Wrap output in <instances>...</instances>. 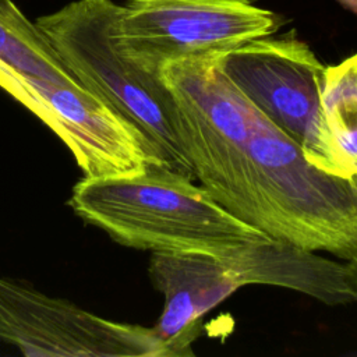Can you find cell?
Segmentation results:
<instances>
[{
    "label": "cell",
    "instance_id": "9c48e42d",
    "mask_svg": "<svg viewBox=\"0 0 357 357\" xmlns=\"http://www.w3.org/2000/svg\"><path fill=\"white\" fill-rule=\"evenodd\" d=\"M243 286L271 284L311 296L328 305L357 303V276L350 261H335L269 238L222 254Z\"/></svg>",
    "mask_w": 357,
    "mask_h": 357
},
{
    "label": "cell",
    "instance_id": "52a82bcc",
    "mask_svg": "<svg viewBox=\"0 0 357 357\" xmlns=\"http://www.w3.org/2000/svg\"><path fill=\"white\" fill-rule=\"evenodd\" d=\"M0 339L33 357H174L152 328L103 318L1 276Z\"/></svg>",
    "mask_w": 357,
    "mask_h": 357
},
{
    "label": "cell",
    "instance_id": "ba28073f",
    "mask_svg": "<svg viewBox=\"0 0 357 357\" xmlns=\"http://www.w3.org/2000/svg\"><path fill=\"white\" fill-rule=\"evenodd\" d=\"M148 273L165 305L155 335L174 357L194 356L201 318L243 287L222 255L195 251H152Z\"/></svg>",
    "mask_w": 357,
    "mask_h": 357
},
{
    "label": "cell",
    "instance_id": "7c38bea8",
    "mask_svg": "<svg viewBox=\"0 0 357 357\" xmlns=\"http://www.w3.org/2000/svg\"><path fill=\"white\" fill-rule=\"evenodd\" d=\"M343 8L351 11L353 14L357 15V0H336Z\"/></svg>",
    "mask_w": 357,
    "mask_h": 357
},
{
    "label": "cell",
    "instance_id": "30bf717a",
    "mask_svg": "<svg viewBox=\"0 0 357 357\" xmlns=\"http://www.w3.org/2000/svg\"><path fill=\"white\" fill-rule=\"evenodd\" d=\"M321 114L333 174L343 178L357 176V52L325 67Z\"/></svg>",
    "mask_w": 357,
    "mask_h": 357
},
{
    "label": "cell",
    "instance_id": "8992f818",
    "mask_svg": "<svg viewBox=\"0 0 357 357\" xmlns=\"http://www.w3.org/2000/svg\"><path fill=\"white\" fill-rule=\"evenodd\" d=\"M0 88L64 142L86 178L131 176L149 165L163 166L142 134L84 86L21 74L0 63Z\"/></svg>",
    "mask_w": 357,
    "mask_h": 357
},
{
    "label": "cell",
    "instance_id": "4fadbf2b",
    "mask_svg": "<svg viewBox=\"0 0 357 357\" xmlns=\"http://www.w3.org/2000/svg\"><path fill=\"white\" fill-rule=\"evenodd\" d=\"M353 264V266H354V269H356V276H357V262H351Z\"/></svg>",
    "mask_w": 357,
    "mask_h": 357
},
{
    "label": "cell",
    "instance_id": "8fae6325",
    "mask_svg": "<svg viewBox=\"0 0 357 357\" xmlns=\"http://www.w3.org/2000/svg\"><path fill=\"white\" fill-rule=\"evenodd\" d=\"M0 63L21 74L82 86L36 22H31L11 0H0Z\"/></svg>",
    "mask_w": 357,
    "mask_h": 357
},
{
    "label": "cell",
    "instance_id": "6da1fadb",
    "mask_svg": "<svg viewBox=\"0 0 357 357\" xmlns=\"http://www.w3.org/2000/svg\"><path fill=\"white\" fill-rule=\"evenodd\" d=\"M194 177L243 222L296 247L357 262V176L329 174L227 79L177 106Z\"/></svg>",
    "mask_w": 357,
    "mask_h": 357
},
{
    "label": "cell",
    "instance_id": "277c9868",
    "mask_svg": "<svg viewBox=\"0 0 357 357\" xmlns=\"http://www.w3.org/2000/svg\"><path fill=\"white\" fill-rule=\"evenodd\" d=\"M216 60L227 79L298 144L312 166L333 174L321 114L326 66L305 42L294 32L269 35L216 53Z\"/></svg>",
    "mask_w": 357,
    "mask_h": 357
},
{
    "label": "cell",
    "instance_id": "5b68a950",
    "mask_svg": "<svg viewBox=\"0 0 357 357\" xmlns=\"http://www.w3.org/2000/svg\"><path fill=\"white\" fill-rule=\"evenodd\" d=\"M282 24L251 0H127L114 38L127 59L158 75L167 61L226 52L273 35Z\"/></svg>",
    "mask_w": 357,
    "mask_h": 357
},
{
    "label": "cell",
    "instance_id": "7a4b0ae2",
    "mask_svg": "<svg viewBox=\"0 0 357 357\" xmlns=\"http://www.w3.org/2000/svg\"><path fill=\"white\" fill-rule=\"evenodd\" d=\"M68 205L85 223L137 250L220 255L273 238L231 215L194 180L158 165L131 176L84 177Z\"/></svg>",
    "mask_w": 357,
    "mask_h": 357
},
{
    "label": "cell",
    "instance_id": "3957f363",
    "mask_svg": "<svg viewBox=\"0 0 357 357\" xmlns=\"http://www.w3.org/2000/svg\"><path fill=\"white\" fill-rule=\"evenodd\" d=\"M119 11L113 0H75L39 17L36 25L74 78L135 127L165 167L195 180L166 86L117 47Z\"/></svg>",
    "mask_w": 357,
    "mask_h": 357
}]
</instances>
